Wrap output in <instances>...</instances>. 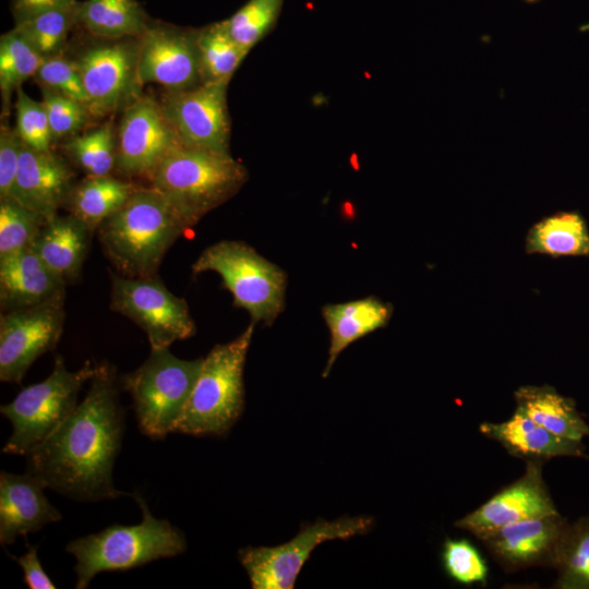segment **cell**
<instances>
[{
    "mask_svg": "<svg viewBox=\"0 0 589 589\" xmlns=\"http://www.w3.org/2000/svg\"><path fill=\"white\" fill-rule=\"evenodd\" d=\"M255 323L233 340L214 346L205 358L173 432L224 435L244 407L243 371Z\"/></svg>",
    "mask_w": 589,
    "mask_h": 589,
    "instance_id": "obj_5",
    "label": "cell"
},
{
    "mask_svg": "<svg viewBox=\"0 0 589 589\" xmlns=\"http://www.w3.org/2000/svg\"><path fill=\"white\" fill-rule=\"evenodd\" d=\"M151 21L137 0H85L79 4V25L101 38L140 37Z\"/></svg>",
    "mask_w": 589,
    "mask_h": 589,
    "instance_id": "obj_27",
    "label": "cell"
},
{
    "mask_svg": "<svg viewBox=\"0 0 589 589\" xmlns=\"http://www.w3.org/2000/svg\"><path fill=\"white\" fill-rule=\"evenodd\" d=\"M524 1H526V2H531V3H532V2H537V1H539V0H524Z\"/></svg>",
    "mask_w": 589,
    "mask_h": 589,
    "instance_id": "obj_42",
    "label": "cell"
},
{
    "mask_svg": "<svg viewBox=\"0 0 589 589\" xmlns=\"http://www.w3.org/2000/svg\"><path fill=\"white\" fill-rule=\"evenodd\" d=\"M34 80L39 86L51 88L87 108L89 106L80 72L71 58L63 53L45 58Z\"/></svg>",
    "mask_w": 589,
    "mask_h": 589,
    "instance_id": "obj_38",
    "label": "cell"
},
{
    "mask_svg": "<svg viewBox=\"0 0 589 589\" xmlns=\"http://www.w3.org/2000/svg\"><path fill=\"white\" fill-rule=\"evenodd\" d=\"M47 221L13 199H0V256L31 248Z\"/></svg>",
    "mask_w": 589,
    "mask_h": 589,
    "instance_id": "obj_34",
    "label": "cell"
},
{
    "mask_svg": "<svg viewBox=\"0 0 589 589\" xmlns=\"http://www.w3.org/2000/svg\"><path fill=\"white\" fill-rule=\"evenodd\" d=\"M528 254L589 256V230L577 212H563L534 224L526 236Z\"/></svg>",
    "mask_w": 589,
    "mask_h": 589,
    "instance_id": "obj_26",
    "label": "cell"
},
{
    "mask_svg": "<svg viewBox=\"0 0 589 589\" xmlns=\"http://www.w3.org/2000/svg\"><path fill=\"white\" fill-rule=\"evenodd\" d=\"M62 148L69 160L86 176H107L115 171L117 132L111 122L70 137Z\"/></svg>",
    "mask_w": 589,
    "mask_h": 589,
    "instance_id": "obj_30",
    "label": "cell"
},
{
    "mask_svg": "<svg viewBox=\"0 0 589 589\" xmlns=\"http://www.w3.org/2000/svg\"><path fill=\"white\" fill-rule=\"evenodd\" d=\"M179 139L160 103L142 95L121 116L117 130L115 171L124 178L146 179L177 146Z\"/></svg>",
    "mask_w": 589,
    "mask_h": 589,
    "instance_id": "obj_14",
    "label": "cell"
},
{
    "mask_svg": "<svg viewBox=\"0 0 589 589\" xmlns=\"http://www.w3.org/2000/svg\"><path fill=\"white\" fill-rule=\"evenodd\" d=\"M446 574L462 585H485L488 566L480 552L466 539H446L442 548Z\"/></svg>",
    "mask_w": 589,
    "mask_h": 589,
    "instance_id": "obj_36",
    "label": "cell"
},
{
    "mask_svg": "<svg viewBox=\"0 0 589 589\" xmlns=\"http://www.w3.org/2000/svg\"><path fill=\"white\" fill-rule=\"evenodd\" d=\"M39 87L43 96L41 103L49 121L52 144L56 145L79 134L92 118L88 108L51 88Z\"/></svg>",
    "mask_w": 589,
    "mask_h": 589,
    "instance_id": "obj_35",
    "label": "cell"
},
{
    "mask_svg": "<svg viewBox=\"0 0 589 589\" xmlns=\"http://www.w3.org/2000/svg\"><path fill=\"white\" fill-rule=\"evenodd\" d=\"M191 268L194 275L218 274L233 305L245 310L255 324L271 326L285 310L286 272L243 241L223 240L208 245Z\"/></svg>",
    "mask_w": 589,
    "mask_h": 589,
    "instance_id": "obj_6",
    "label": "cell"
},
{
    "mask_svg": "<svg viewBox=\"0 0 589 589\" xmlns=\"http://www.w3.org/2000/svg\"><path fill=\"white\" fill-rule=\"evenodd\" d=\"M542 465L526 461L521 477L458 519L455 527L482 541L502 527L558 513L544 483Z\"/></svg>",
    "mask_w": 589,
    "mask_h": 589,
    "instance_id": "obj_16",
    "label": "cell"
},
{
    "mask_svg": "<svg viewBox=\"0 0 589 589\" xmlns=\"http://www.w3.org/2000/svg\"><path fill=\"white\" fill-rule=\"evenodd\" d=\"M93 233L74 215H56L44 225L31 248L68 285L81 275Z\"/></svg>",
    "mask_w": 589,
    "mask_h": 589,
    "instance_id": "obj_22",
    "label": "cell"
},
{
    "mask_svg": "<svg viewBox=\"0 0 589 589\" xmlns=\"http://www.w3.org/2000/svg\"><path fill=\"white\" fill-rule=\"evenodd\" d=\"M44 58L13 27L0 37V89L2 116L7 118L13 92L34 77Z\"/></svg>",
    "mask_w": 589,
    "mask_h": 589,
    "instance_id": "obj_31",
    "label": "cell"
},
{
    "mask_svg": "<svg viewBox=\"0 0 589 589\" xmlns=\"http://www.w3.org/2000/svg\"><path fill=\"white\" fill-rule=\"evenodd\" d=\"M139 187L111 175L86 176L75 182L63 206L95 232Z\"/></svg>",
    "mask_w": 589,
    "mask_h": 589,
    "instance_id": "obj_25",
    "label": "cell"
},
{
    "mask_svg": "<svg viewBox=\"0 0 589 589\" xmlns=\"http://www.w3.org/2000/svg\"><path fill=\"white\" fill-rule=\"evenodd\" d=\"M479 431L500 443L509 455L526 461L543 464L555 457L588 458L584 441L555 435L517 408L503 422L481 423Z\"/></svg>",
    "mask_w": 589,
    "mask_h": 589,
    "instance_id": "obj_20",
    "label": "cell"
},
{
    "mask_svg": "<svg viewBox=\"0 0 589 589\" xmlns=\"http://www.w3.org/2000/svg\"><path fill=\"white\" fill-rule=\"evenodd\" d=\"M187 231L170 204L152 187H139L97 229L105 255L117 273L128 277L157 275L168 250Z\"/></svg>",
    "mask_w": 589,
    "mask_h": 589,
    "instance_id": "obj_2",
    "label": "cell"
},
{
    "mask_svg": "<svg viewBox=\"0 0 589 589\" xmlns=\"http://www.w3.org/2000/svg\"><path fill=\"white\" fill-rule=\"evenodd\" d=\"M79 1L48 9L15 23L14 28L45 59L63 53L68 38L79 25Z\"/></svg>",
    "mask_w": 589,
    "mask_h": 589,
    "instance_id": "obj_28",
    "label": "cell"
},
{
    "mask_svg": "<svg viewBox=\"0 0 589 589\" xmlns=\"http://www.w3.org/2000/svg\"><path fill=\"white\" fill-rule=\"evenodd\" d=\"M373 524L368 516L317 519L304 525L290 541L277 546H247L238 552L253 589H292L304 563L321 543L366 533Z\"/></svg>",
    "mask_w": 589,
    "mask_h": 589,
    "instance_id": "obj_11",
    "label": "cell"
},
{
    "mask_svg": "<svg viewBox=\"0 0 589 589\" xmlns=\"http://www.w3.org/2000/svg\"><path fill=\"white\" fill-rule=\"evenodd\" d=\"M199 28L151 21L139 37V77L143 86L183 91L202 83L197 49Z\"/></svg>",
    "mask_w": 589,
    "mask_h": 589,
    "instance_id": "obj_15",
    "label": "cell"
},
{
    "mask_svg": "<svg viewBox=\"0 0 589 589\" xmlns=\"http://www.w3.org/2000/svg\"><path fill=\"white\" fill-rule=\"evenodd\" d=\"M227 87V82H207L166 92L160 106L181 145L230 154Z\"/></svg>",
    "mask_w": 589,
    "mask_h": 589,
    "instance_id": "obj_13",
    "label": "cell"
},
{
    "mask_svg": "<svg viewBox=\"0 0 589 589\" xmlns=\"http://www.w3.org/2000/svg\"><path fill=\"white\" fill-rule=\"evenodd\" d=\"M197 49L202 83H229L249 53L230 36L223 21L199 28Z\"/></svg>",
    "mask_w": 589,
    "mask_h": 589,
    "instance_id": "obj_29",
    "label": "cell"
},
{
    "mask_svg": "<svg viewBox=\"0 0 589 589\" xmlns=\"http://www.w3.org/2000/svg\"><path fill=\"white\" fill-rule=\"evenodd\" d=\"M64 299L1 312V382L21 384L32 364L55 349L65 322Z\"/></svg>",
    "mask_w": 589,
    "mask_h": 589,
    "instance_id": "obj_12",
    "label": "cell"
},
{
    "mask_svg": "<svg viewBox=\"0 0 589 589\" xmlns=\"http://www.w3.org/2000/svg\"><path fill=\"white\" fill-rule=\"evenodd\" d=\"M94 37L70 58L82 77L92 117L101 118L123 111L143 95L139 37Z\"/></svg>",
    "mask_w": 589,
    "mask_h": 589,
    "instance_id": "obj_9",
    "label": "cell"
},
{
    "mask_svg": "<svg viewBox=\"0 0 589 589\" xmlns=\"http://www.w3.org/2000/svg\"><path fill=\"white\" fill-rule=\"evenodd\" d=\"M568 521L560 513L525 519L482 540L493 560L506 572L555 567Z\"/></svg>",
    "mask_w": 589,
    "mask_h": 589,
    "instance_id": "obj_17",
    "label": "cell"
},
{
    "mask_svg": "<svg viewBox=\"0 0 589 589\" xmlns=\"http://www.w3.org/2000/svg\"><path fill=\"white\" fill-rule=\"evenodd\" d=\"M46 485L29 472H0V544H12L17 537L39 531L61 520V513L44 493Z\"/></svg>",
    "mask_w": 589,
    "mask_h": 589,
    "instance_id": "obj_19",
    "label": "cell"
},
{
    "mask_svg": "<svg viewBox=\"0 0 589 589\" xmlns=\"http://www.w3.org/2000/svg\"><path fill=\"white\" fill-rule=\"evenodd\" d=\"M97 364L86 361L79 370L67 369L63 358H55L50 375L24 387L0 412L11 425L12 433L2 453L28 455L51 435L74 411L81 388L94 376Z\"/></svg>",
    "mask_w": 589,
    "mask_h": 589,
    "instance_id": "obj_7",
    "label": "cell"
},
{
    "mask_svg": "<svg viewBox=\"0 0 589 589\" xmlns=\"http://www.w3.org/2000/svg\"><path fill=\"white\" fill-rule=\"evenodd\" d=\"M284 0H249L224 24L230 36L248 52L276 26Z\"/></svg>",
    "mask_w": 589,
    "mask_h": 589,
    "instance_id": "obj_33",
    "label": "cell"
},
{
    "mask_svg": "<svg viewBox=\"0 0 589 589\" xmlns=\"http://www.w3.org/2000/svg\"><path fill=\"white\" fill-rule=\"evenodd\" d=\"M23 142L14 128L2 121L0 128V199H12Z\"/></svg>",
    "mask_w": 589,
    "mask_h": 589,
    "instance_id": "obj_39",
    "label": "cell"
},
{
    "mask_svg": "<svg viewBox=\"0 0 589 589\" xmlns=\"http://www.w3.org/2000/svg\"><path fill=\"white\" fill-rule=\"evenodd\" d=\"M131 496L142 510L140 524H113L67 544L65 551L76 560V589H86L99 573L125 572L153 561L175 557L187 550L184 533L179 528L154 517L139 491Z\"/></svg>",
    "mask_w": 589,
    "mask_h": 589,
    "instance_id": "obj_3",
    "label": "cell"
},
{
    "mask_svg": "<svg viewBox=\"0 0 589 589\" xmlns=\"http://www.w3.org/2000/svg\"><path fill=\"white\" fill-rule=\"evenodd\" d=\"M15 129L22 142L38 151H52L50 127L41 101L31 98L22 87L16 91Z\"/></svg>",
    "mask_w": 589,
    "mask_h": 589,
    "instance_id": "obj_37",
    "label": "cell"
},
{
    "mask_svg": "<svg viewBox=\"0 0 589 589\" xmlns=\"http://www.w3.org/2000/svg\"><path fill=\"white\" fill-rule=\"evenodd\" d=\"M249 179L231 154L183 145L172 149L148 180L190 230L209 212L233 197Z\"/></svg>",
    "mask_w": 589,
    "mask_h": 589,
    "instance_id": "obj_4",
    "label": "cell"
},
{
    "mask_svg": "<svg viewBox=\"0 0 589 589\" xmlns=\"http://www.w3.org/2000/svg\"><path fill=\"white\" fill-rule=\"evenodd\" d=\"M76 0H12L11 10L15 23L41 11L70 4Z\"/></svg>",
    "mask_w": 589,
    "mask_h": 589,
    "instance_id": "obj_41",
    "label": "cell"
},
{
    "mask_svg": "<svg viewBox=\"0 0 589 589\" xmlns=\"http://www.w3.org/2000/svg\"><path fill=\"white\" fill-rule=\"evenodd\" d=\"M516 408L534 422L561 437L575 441L589 438V424L573 398L550 385H524L514 393Z\"/></svg>",
    "mask_w": 589,
    "mask_h": 589,
    "instance_id": "obj_24",
    "label": "cell"
},
{
    "mask_svg": "<svg viewBox=\"0 0 589 589\" xmlns=\"http://www.w3.org/2000/svg\"><path fill=\"white\" fill-rule=\"evenodd\" d=\"M89 383L71 416L26 455V471L46 488L79 502L131 496L119 491L112 478L124 433L116 369L97 364Z\"/></svg>",
    "mask_w": 589,
    "mask_h": 589,
    "instance_id": "obj_1",
    "label": "cell"
},
{
    "mask_svg": "<svg viewBox=\"0 0 589 589\" xmlns=\"http://www.w3.org/2000/svg\"><path fill=\"white\" fill-rule=\"evenodd\" d=\"M23 570L24 582L29 589H55L56 585L44 570L37 554V545L27 544L22 556H12Z\"/></svg>",
    "mask_w": 589,
    "mask_h": 589,
    "instance_id": "obj_40",
    "label": "cell"
},
{
    "mask_svg": "<svg viewBox=\"0 0 589 589\" xmlns=\"http://www.w3.org/2000/svg\"><path fill=\"white\" fill-rule=\"evenodd\" d=\"M554 568L553 588L589 589V516L568 522Z\"/></svg>",
    "mask_w": 589,
    "mask_h": 589,
    "instance_id": "obj_32",
    "label": "cell"
},
{
    "mask_svg": "<svg viewBox=\"0 0 589 589\" xmlns=\"http://www.w3.org/2000/svg\"><path fill=\"white\" fill-rule=\"evenodd\" d=\"M203 358L184 360L167 348L151 349L137 369L121 376L133 400L140 431L152 440L173 432L199 376Z\"/></svg>",
    "mask_w": 589,
    "mask_h": 589,
    "instance_id": "obj_8",
    "label": "cell"
},
{
    "mask_svg": "<svg viewBox=\"0 0 589 589\" xmlns=\"http://www.w3.org/2000/svg\"><path fill=\"white\" fill-rule=\"evenodd\" d=\"M74 178L63 157L23 143L12 199L49 220L64 206L75 184Z\"/></svg>",
    "mask_w": 589,
    "mask_h": 589,
    "instance_id": "obj_18",
    "label": "cell"
},
{
    "mask_svg": "<svg viewBox=\"0 0 589 589\" xmlns=\"http://www.w3.org/2000/svg\"><path fill=\"white\" fill-rule=\"evenodd\" d=\"M110 309L136 324L151 349L170 347L196 334L188 302L175 296L157 275L128 277L110 272Z\"/></svg>",
    "mask_w": 589,
    "mask_h": 589,
    "instance_id": "obj_10",
    "label": "cell"
},
{
    "mask_svg": "<svg viewBox=\"0 0 589 589\" xmlns=\"http://www.w3.org/2000/svg\"><path fill=\"white\" fill-rule=\"evenodd\" d=\"M393 315V305L369 296L322 308L323 320L329 330L330 342L323 377H327L339 354L352 342L385 327Z\"/></svg>",
    "mask_w": 589,
    "mask_h": 589,
    "instance_id": "obj_23",
    "label": "cell"
},
{
    "mask_svg": "<svg viewBox=\"0 0 589 589\" xmlns=\"http://www.w3.org/2000/svg\"><path fill=\"white\" fill-rule=\"evenodd\" d=\"M65 286L32 248L0 256L2 312L64 297Z\"/></svg>",
    "mask_w": 589,
    "mask_h": 589,
    "instance_id": "obj_21",
    "label": "cell"
}]
</instances>
